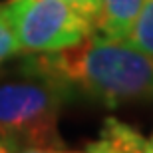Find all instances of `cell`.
Masks as SVG:
<instances>
[{
	"label": "cell",
	"instance_id": "obj_2",
	"mask_svg": "<svg viewBox=\"0 0 153 153\" xmlns=\"http://www.w3.org/2000/svg\"><path fill=\"white\" fill-rule=\"evenodd\" d=\"M68 97L56 79L26 62L0 70V133L22 151H66L58 121Z\"/></svg>",
	"mask_w": 153,
	"mask_h": 153
},
{
	"label": "cell",
	"instance_id": "obj_8",
	"mask_svg": "<svg viewBox=\"0 0 153 153\" xmlns=\"http://www.w3.org/2000/svg\"><path fill=\"white\" fill-rule=\"evenodd\" d=\"M68 2L79 6L82 10H85L88 14H91V16L97 20V14H100V0H68Z\"/></svg>",
	"mask_w": 153,
	"mask_h": 153
},
{
	"label": "cell",
	"instance_id": "obj_1",
	"mask_svg": "<svg viewBox=\"0 0 153 153\" xmlns=\"http://www.w3.org/2000/svg\"><path fill=\"white\" fill-rule=\"evenodd\" d=\"M24 62L56 79L70 97L82 96L105 108L153 102V58L125 40L96 32L62 50L26 54Z\"/></svg>",
	"mask_w": 153,
	"mask_h": 153
},
{
	"label": "cell",
	"instance_id": "obj_9",
	"mask_svg": "<svg viewBox=\"0 0 153 153\" xmlns=\"http://www.w3.org/2000/svg\"><path fill=\"white\" fill-rule=\"evenodd\" d=\"M8 151H22V149H20V145L12 137L0 133V153H8Z\"/></svg>",
	"mask_w": 153,
	"mask_h": 153
},
{
	"label": "cell",
	"instance_id": "obj_10",
	"mask_svg": "<svg viewBox=\"0 0 153 153\" xmlns=\"http://www.w3.org/2000/svg\"><path fill=\"white\" fill-rule=\"evenodd\" d=\"M149 153H153V135L149 137Z\"/></svg>",
	"mask_w": 153,
	"mask_h": 153
},
{
	"label": "cell",
	"instance_id": "obj_7",
	"mask_svg": "<svg viewBox=\"0 0 153 153\" xmlns=\"http://www.w3.org/2000/svg\"><path fill=\"white\" fill-rule=\"evenodd\" d=\"M18 54L20 50H18L14 28H12L10 16L6 10V2H0V68H2V64H6Z\"/></svg>",
	"mask_w": 153,
	"mask_h": 153
},
{
	"label": "cell",
	"instance_id": "obj_3",
	"mask_svg": "<svg viewBox=\"0 0 153 153\" xmlns=\"http://www.w3.org/2000/svg\"><path fill=\"white\" fill-rule=\"evenodd\" d=\"M20 54H44L97 32V20L68 0H6Z\"/></svg>",
	"mask_w": 153,
	"mask_h": 153
},
{
	"label": "cell",
	"instance_id": "obj_6",
	"mask_svg": "<svg viewBox=\"0 0 153 153\" xmlns=\"http://www.w3.org/2000/svg\"><path fill=\"white\" fill-rule=\"evenodd\" d=\"M131 46L153 58V0H143L141 10L125 38Z\"/></svg>",
	"mask_w": 153,
	"mask_h": 153
},
{
	"label": "cell",
	"instance_id": "obj_4",
	"mask_svg": "<svg viewBox=\"0 0 153 153\" xmlns=\"http://www.w3.org/2000/svg\"><path fill=\"white\" fill-rule=\"evenodd\" d=\"M90 153H149V139L115 117L103 121L97 139L85 145Z\"/></svg>",
	"mask_w": 153,
	"mask_h": 153
},
{
	"label": "cell",
	"instance_id": "obj_5",
	"mask_svg": "<svg viewBox=\"0 0 153 153\" xmlns=\"http://www.w3.org/2000/svg\"><path fill=\"white\" fill-rule=\"evenodd\" d=\"M143 0H100L97 34L109 40H125Z\"/></svg>",
	"mask_w": 153,
	"mask_h": 153
}]
</instances>
